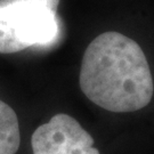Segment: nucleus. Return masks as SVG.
Wrapping results in <instances>:
<instances>
[{
  "label": "nucleus",
  "instance_id": "obj_3",
  "mask_svg": "<svg viewBox=\"0 0 154 154\" xmlns=\"http://www.w3.org/2000/svg\"><path fill=\"white\" fill-rule=\"evenodd\" d=\"M94 138L71 116L58 113L31 137L33 154H100Z\"/></svg>",
  "mask_w": 154,
  "mask_h": 154
},
{
  "label": "nucleus",
  "instance_id": "obj_4",
  "mask_svg": "<svg viewBox=\"0 0 154 154\" xmlns=\"http://www.w3.org/2000/svg\"><path fill=\"white\" fill-rule=\"evenodd\" d=\"M20 144L21 132L16 113L0 99V154H16Z\"/></svg>",
  "mask_w": 154,
  "mask_h": 154
},
{
  "label": "nucleus",
  "instance_id": "obj_2",
  "mask_svg": "<svg viewBox=\"0 0 154 154\" xmlns=\"http://www.w3.org/2000/svg\"><path fill=\"white\" fill-rule=\"evenodd\" d=\"M60 0H0V54L53 44Z\"/></svg>",
  "mask_w": 154,
  "mask_h": 154
},
{
  "label": "nucleus",
  "instance_id": "obj_1",
  "mask_svg": "<svg viewBox=\"0 0 154 154\" xmlns=\"http://www.w3.org/2000/svg\"><path fill=\"white\" fill-rule=\"evenodd\" d=\"M79 83L89 100L114 113H129L149 104L153 77L140 46L116 31L99 34L88 45Z\"/></svg>",
  "mask_w": 154,
  "mask_h": 154
}]
</instances>
